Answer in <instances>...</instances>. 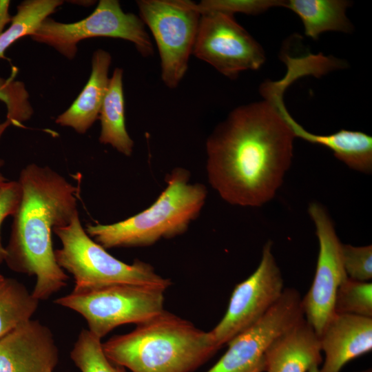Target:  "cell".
I'll return each instance as SVG.
<instances>
[{
  "label": "cell",
  "instance_id": "6da1fadb",
  "mask_svg": "<svg viewBox=\"0 0 372 372\" xmlns=\"http://www.w3.org/2000/svg\"><path fill=\"white\" fill-rule=\"evenodd\" d=\"M263 97L231 110L206 141L208 182L233 205L270 201L292 163L295 136L273 101Z\"/></svg>",
  "mask_w": 372,
  "mask_h": 372
},
{
  "label": "cell",
  "instance_id": "7a4b0ae2",
  "mask_svg": "<svg viewBox=\"0 0 372 372\" xmlns=\"http://www.w3.org/2000/svg\"><path fill=\"white\" fill-rule=\"evenodd\" d=\"M18 182L21 198L5 262L12 271L35 276L32 294L46 300L67 285L68 276L55 259L52 234L78 212L77 189L50 167L34 163L21 170Z\"/></svg>",
  "mask_w": 372,
  "mask_h": 372
},
{
  "label": "cell",
  "instance_id": "3957f363",
  "mask_svg": "<svg viewBox=\"0 0 372 372\" xmlns=\"http://www.w3.org/2000/svg\"><path fill=\"white\" fill-rule=\"evenodd\" d=\"M102 345L112 362L132 372H192L220 348L210 331L165 310Z\"/></svg>",
  "mask_w": 372,
  "mask_h": 372
},
{
  "label": "cell",
  "instance_id": "277c9868",
  "mask_svg": "<svg viewBox=\"0 0 372 372\" xmlns=\"http://www.w3.org/2000/svg\"><path fill=\"white\" fill-rule=\"evenodd\" d=\"M165 181V188L145 210L118 223L87 225L86 233L105 249L147 247L183 234L200 214L207 190L191 183L189 172L182 167L173 169Z\"/></svg>",
  "mask_w": 372,
  "mask_h": 372
},
{
  "label": "cell",
  "instance_id": "5b68a950",
  "mask_svg": "<svg viewBox=\"0 0 372 372\" xmlns=\"http://www.w3.org/2000/svg\"><path fill=\"white\" fill-rule=\"evenodd\" d=\"M53 231L62 245L54 250L56 261L72 275L74 287L131 284L166 290L172 285L148 263L135 260L127 264L110 255L86 233L78 212L68 225L55 227Z\"/></svg>",
  "mask_w": 372,
  "mask_h": 372
},
{
  "label": "cell",
  "instance_id": "8992f818",
  "mask_svg": "<svg viewBox=\"0 0 372 372\" xmlns=\"http://www.w3.org/2000/svg\"><path fill=\"white\" fill-rule=\"evenodd\" d=\"M165 291L131 284L74 287L54 302L81 314L88 330L101 339L118 326L138 324L163 312Z\"/></svg>",
  "mask_w": 372,
  "mask_h": 372
},
{
  "label": "cell",
  "instance_id": "52a82bcc",
  "mask_svg": "<svg viewBox=\"0 0 372 372\" xmlns=\"http://www.w3.org/2000/svg\"><path fill=\"white\" fill-rule=\"evenodd\" d=\"M139 17L157 46L161 79L174 89L186 74L201 13L190 0H138Z\"/></svg>",
  "mask_w": 372,
  "mask_h": 372
},
{
  "label": "cell",
  "instance_id": "ba28073f",
  "mask_svg": "<svg viewBox=\"0 0 372 372\" xmlns=\"http://www.w3.org/2000/svg\"><path fill=\"white\" fill-rule=\"evenodd\" d=\"M31 37L69 59L74 58L79 41L93 37L124 39L132 42L144 57L154 54L152 39L139 15L125 12L117 0L99 1L91 14L75 23H60L48 17Z\"/></svg>",
  "mask_w": 372,
  "mask_h": 372
},
{
  "label": "cell",
  "instance_id": "9c48e42d",
  "mask_svg": "<svg viewBox=\"0 0 372 372\" xmlns=\"http://www.w3.org/2000/svg\"><path fill=\"white\" fill-rule=\"evenodd\" d=\"M192 54L230 79L259 70L266 60L262 47L234 15L221 12L201 13Z\"/></svg>",
  "mask_w": 372,
  "mask_h": 372
},
{
  "label": "cell",
  "instance_id": "30bf717a",
  "mask_svg": "<svg viewBox=\"0 0 372 372\" xmlns=\"http://www.w3.org/2000/svg\"><path fill=\"white\" fill-rule=\"evenodd\" d=\"M284 289L282 273L269 240L258 267L235 287L225 316L210 331L216 344L221 347L257 322L279 300Z\"/></svg>",
  "mask_w": 372,
  "mask_h": 372
},
{
  "label": "cell",
  "instance_id": "8fae6325",
  "mask_svg": "<svg viewBox=\"0 0 372 372\" xmlns=\"http://www.w3.org/2000/svg\"><path fill=\"white\" fill-rule=\"evenodd\" d=\"M308 213L316 227L319 251L314 278L302 298V307L305 320L319 336L334 313L337 291L348 276L343 265L342 243L327 209L312 202Z\"/></svg>",
  "mask_w": 372,
  "mask_h": 372
},
{
  "label": "cell",
  "instance_id": "7c38bea8",
  "mask_svg": "<svg viewBox=\"0 0 372 372\" xmlns=\"http://www.w3.org/2000/svg\"><path fill=\"white\" fill-rule=\"evenodd\" d=\"M59 349L50 329L29 320L0 338V372H53Z\"/></svg>",
  "mask_w": 372,
  "mask_h": 372
},
{
  "label": "cell",
  "instance_id": "4fadbf2b",
  "mask_svg": "<svg viewBox=\"0 0 372 372\" xmlns=\"http://www.w3.org/2000/svg\"><path fill=\"white\" fill-rule=\"evenodd\" d=\"M324 361L320 372H340L372 349V318L334 313L319 335Z\"/></svg>",
  "mask_w": 372,
  "mask_h": 372
},
{
  "label": "cell",
  "instance_id": "5bb4252c",
  "mask_svg": "<svg viewBox=\"0 0 372 372\" xmlns=\"http://www.w3.org/2000/svg\"><path fill=\"white\" fill-rule=\"evenodd\" d=\"M322 362L319 336L303 319L280 335L265 355V372H307Z\"/></svg>",
  "mask_w": 372,
  "mask_h": 372
},
{
  "label": "cell",
  "instance_id": "9a60e30c",
  "mask_svg": "<svg viewBox=\"0 0 372 372\" xmlns=\"http://www.w3.org/2000/svg\"><path fill=\"white\" fill-rule=\"evenodd\" d=\"M279 112L291 129L295 137L327 147L335 158L349 168L365 174L372 171V137L360 132L340 130L329 135L308 132L298 124L286 109L282 95L273 99Z\"/></svg>",
  "mask_w": 372,
  "mask_h": 372
},
{
  "label": "cell",
  "instance_id": "2e32d148",
  "mask_svg": "<svg viewBox=\"0 0 372 372\" xmlns=\"http://www.w3.org/2000/svg\"><path fill=\"white\" fill-rule=\"evenodd\" d=\"M110 54L102 49L93 53L92 71L87 84L72 105L56 119L61 126L70 127L80 134L85 133L99 118L108 87Z\"/></svg>",
  "mask_w": 372,
  "mask_h": 372
},
{
  "label": "cell",
  "instance_id": "e0dca14e",
  "mask_svg": "<svg viewBox=\"0 0 372 372\" xmlns=\"http://www.w3.org/2000/svg\"><path fill=\"white\" fill-rule=\"evenodd\" d=\"M350 5L345 0H285L283 7L296 14L305 35L316 40L326 32L353 31V25L346 14Z\"/></svg>",
  "mask_w": 372,
  "mask_h": 372
},
{
  "label": "cell",
  "instance_id": "ac0fdd59",
  "mask_svg": "<svg viewBox=\"0 0 372 372\" xmlns=\"http://www.w3.org/2000/svg\"><path fill=\"white\" fill-rule=\"evenodd\" d=\"M121 68H116L110 78L108 87L100 110V143L110 145L118 152L130 156L134 141L125 126V100Z\"/></svg>",
  "mask_w": 372,
  "mask_h": 372
},
{
  "label": "cell",
  "instance_id": "d6986e66",
  "mask_svg": "<svg viewBox=\"0 0 372 372\" xmlns=\"http://www.w3.org/2000/svg\"><path fill=\"white\" fill-rule=\"evenodd\" d=\"M39 300L14 278H0V338L30 320Z\"/></svg>",
  "mask_w": 372,
  "mask_h": 372
},
{
  "label": "cell",
  "instance_id": "ffe728a7",
  "mask_svg": "<svg viewBox=\"0 0 372 372\" xmlns=\"http://www.w3.org/2000/svg\"><path fill=\"white\" fill-rule=\"evenodd\" d=\"M63 3L61 0H28L17 7L10 27L0 34V59L13 43L25 36H31L41 22Z\"/></svg>",
  "mask_w": 372,
  "mask_h": 372
},
{
  "label": "cell",
  "instance_id": "44dd1931",
  "mask_svg": "<svg viewBox=\"0 0 372 372\" xmlns=\"http://www.w3.org/2000/svg\"><path fill=\"white\" fill-rule=\"evenodd\" d=\"M101 339L83 329L70 352V358L81 372H127L112 362L105 354Z\"/></svg>",
  "mask_w": 372,
  "mask_h": 372
},
{
  "label": "cell",
  "instance_id": "7402d4cb",
  "mask_svg": "<svg viewBox=\"0 0 372 372\" xmlns=\"http://www.w3.org/2000/svg\"><path fill=\"white\" fill-rule=\"evenodd\" d=\"M334 313L372 318V283L347 278L339 287Z\"/></svg>",
  "mask_w": 372,
  "mask_h": 372
},
{
  "label": "cell",
  "instance_id": "603a6c76",
  "mask_svg": "<svg viewBox=\"0 0 372 372\" xmlns=\"http://www.w3.org/2000/svg\"><path fill=\"white\" fill-rule=\"evenodd\" d=\"M284 3L285 0H202L197 6L200 13L256 15L273 7H283Z\"/></svg>",
  "mask_w": 372,
  "mask_h": 372
},
{
  "label": "cell",
  "instance_id": "cb8c5ba5",
  "mask_svg": "<svg viewBox=\"0 0 372 372\" xmlns=\"http://www.w3.org/2000/svg\"><path fill=\"white\" fill-rule=\"evenodd\" d=\"M343 265L348 278L362 282L372 278V246L342 244Z\"/></svg>",
  "mask_w": 372,
  "mask_h": 372
},
{
  "label": "cell",
  "instance_id": "d4e9b609",
  "mask_svg": "<svg viewBox=\"0 0 372 372\" xmlns=\"http://www.w3.org/2000/svg\"><path fill=\"white\" fill-rule=\"evenodd\" d=\"M21 198V188L17 181H6L0 185V229L4 219L16 214ZM6 251L0 236V264L5 261Z\"/></svg>",
  "mask_w": 372,
  "mask_h": 372
},
{
  "label": "cell",
  "instance_id": "484cf974",
  "mask_svg": "<svg viewBox=\"0 0 372 372\" xmlns=\"http://www.w3.org/2000/svg\"><path fill=\"white\" fill-rule=\"evenodd\" d=\"M10 1H0V34L3 32L5 25L12 21L9 14Z\"/></svg>",
  "mask_w": 372,
  "mask_h": 372
},
{
  "label": "cell",
  "instance_id": "4316f807",
  "mask_svg": "<svg viewBox=\"0 0 372 372\" xmlns=\"http://www.w3.org/2000/svg\"><path fill=\"white\" fill-rule=\"evenodd\" d=\"M8 82L9 81H6V82L1 81L0 83V98L3 99L6 102H8V100H7L8 96H6V95L5 94V92L3 91V90L5 89V87L7 85H8Z\"/></svg>",
  "mask_w": 372,
  "mask_h": 372
},
{
  "label": "cell",
  "instance_id": "83f0119b",
  "mask_svg": "<svg viewBox=\"0 0 372 372\" xmlns=\"http://www.w3.org/2000/svg\"><path fill=\"white\" fill-rule=\"evenodd\" d=\"M3 165V161L0 159V167ZM8 181L7 179L0 173V185Z\"/></svg>",
  "mask_w": 372,
  "mask_h": 372
},
{
  "label": "cell",
  "instance_id": "f1b7e54d",
  "mask_svg": "<svg viewBox=\"0 0 372 372\" xmlns=\"http://www.w3.org/2000/svg\"><path fill=\"white\" fill-rule=\"evenodd\" d=\"M319 366H311L307 372H320Z\"/></svg>",
  "mask_w": 372,
  "mask_h": 372
},
{
  "label": "cell",
  "instance_id": "f546056e",
  "mask_svg": "<svg viewBox=\"0 0 372 372\" xmlns=\"http://www.w3.org/2000/svg\"><path fill=\"white\" fill-rule=\"evenodd\" d=\"M360 372H372V370H371V369H366V370L360 371Z\"/></svg>",
  "mask_w": 372,
  "mask_h": 372
},
{
  "label": "cell",
  "instance_id": "4dcf8cb0",
  "mask_svg": "<svg viewBox=\"0 0 372 372\" xmlns=\"http://www.w3.org/2000/svg\"><path fill=\"white\" fill-rule=\"evenodd\" d=\"M3 277L1 273H0V278Z\"/></svg>",
  "mask_w": 372,
  "mask_h": 372
}]
</instances>
